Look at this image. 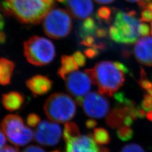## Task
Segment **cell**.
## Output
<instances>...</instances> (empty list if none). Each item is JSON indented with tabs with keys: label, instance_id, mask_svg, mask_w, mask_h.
Here are the masks:
<instances>
[{
	"label": "cell",
	"instance_id": "cell-1",
	"mask_svg": "<svg viewBox=\"0 0 152 152\" xmlns=\"http://www.w3.org/2000/svg\"><path fill=\"white\" fill-rule=\"evenodd\" d=\"M54 5V0H5L1 2L0 9L21 23L37 24Z\"/></svg>",
	"mask_w": 152,
	"mask_h": 152
},
{
	"label": "cell",
	"instance_id": "cell-2",
	"mask_svg": "<svg viewBox=\"0 0 152 152\" xmlns=\"http://www.w3.org/2000/svg\"><path fill=\"white\" fill-rule=\"evenodd\" d=\"M85 71L91 77L94 85L98 86L99 92L103 95L113 96L125 82V73L115 66L114 62L102 61L92 69Z\"/></svg>",
	"mask_w": 152,
	"mask_h": 152
},
{
	"label": "cell",
	"instance_id": "cell-3",
	"mask_svg": "<svg viewBox=\"0 0 152 152\" xmlns=\"http://www.w3.org/2000/svg\"><path fill=\"white\" fill-rule=\"evenodd\" d=\"M44 109L49 120L63 124L73 118L76 114V105L69 95L54 93L47 99Z\"/></svg>",
	"mask_w": 152,
	"mask_h": 152
},
{
	"label": "cell",
	"instance_id": "cell-4",
	"mask_svg": "<svg viewBox=\"0 0 152 152\" xmlns=\"http://www.w3.org/2000/svg\"><path fill=\"white\" fill-rule=\"evenodd\" d=\"M24 53L29 63L44 66L49 64L54 59L55 49L49 39L36 36L24 42Z\"/></svg>",
	"mask_w": 152,
	"mask_h": 152
},
{
	"label": "cell",
	"instance_id": "cell-5",
	"mask_svg": "<svg viewBox=\"0 0 152 152\" xmlns=\"http://www.w3.org/2000/svg\"><path fill=\"white\" fill-rule=\"evenodd\" d=\"M42 26L45 33L50 38L60 39L66 37L72 28L69 12L62 9H53L44 18Z\"/></svg>",
	"mask_w": 152,
	"mask_h": 152
},
{
	"label": "cell",
	"instance_id": "cell-6",
	"mask_svg": "<svg viewBox=\"0 0 152 152\" xmlns=\"http://www.w3.org/2000/svg\"><path fill=\"white\" fill-rule=\"evenodd\" d=\"M1 125L8 140L15 145H25L33 139L32 131L24 125L22 118L18 115H6Z\"/></svg>",
	"mask_w": 152,
	"mask_h": 152
},
{
	"label": "cell",
	"instance_id": "cell-7",
	"mask_svg": "<svg viewBox=\"0 0 152 152\" xmlns=\"http://www.w3.org/2000/svg\"><path fill=\"white\" fill-rule=\"evenodd\" d=\"M136 14L134 10L127 12L120 11L115 16L114 24L120 33V44H133L139 38L140 21L135 17Z\"/></svg>",
	"mask_w": 152,
	"mask_h": 152
},
{
	"label": "cell",
	"instance_id": "cell-8",
	"mask_svg": "<svg viewBox=\"0 0 152 152\" xmlns=\"http://www.w3.org/2000/svg\"><path fill=\"white\" fill-rule=\"evenodd\" d=\"M65 87L71 95L76 98L77 103L80 105L83 98L90 92L94 83L86 71H76L66 77Z\"/></svg>",
	"mask_w": 152,
	"mask_h": 152
},
{
	"label": "cell",
	"instance_id": "cell-9",
	"mask_svg": "<svg viewBox=\"0 0 152 152\" xmlns=\"http://www.w3.org/2000/svg\"><path fill=\"white\" fill-rule=\"evenodd\" d=\"M85 114L94 118H102L108 113L110 104L108 100L97 92L88 93L80 104Z\"/></svg>",
	"mask_w": 152,
	"mask_h": 152
},
{
	"label": "cell",
	"instance_id": "cell-10",
	"mask_svg": "<svg viewBox=\"0 0 152 152\" xmlns=\"http://www.w3.org/2000/svg\"><path fill=\"white\" fill-rule=\"evenodd\" d=\"M61 129L59 125L53 122L43 121L39 123L34 132V140L45 146L56 145L61 137Z\"/></svg>",
	"mask_w": 152,
	"mask_h": 152
},
{
	"label": "cell",
	"instance_id": "cell-11",
	"mask_svg": "<svg viewBox=\"0 0 152 152\" xmlns=\"http://www.w3.org/2000/svg\"><path fill=\"white\" fill-rule=\"evenodd\" d=\"M65 152H102L92 135H80L65 141Z\"/></svg>",
	"mask_w": 152,
	"mask_h": 152
},
{
	"label": "cell",
	"instance_id": "cell-12",
	"mask_svg": "<svg viewBox=\"0 0 152 152\" xmlns=\"http://www.w3.org/2000/svg\"><path fill=\"white\" fill-rule=\"evenodd\" d=\"M134 54L139 63L152 66V37L147 36L139 39L134 48Z\"/></svg>",
	"mask_w": 152,
	"mask_h": 152
},
{
	"label": "cell",
	"instance_id": "cell-13",
	"mask_svg": "<svg viewBox=\"0 0 152 152\" xmlns=\"http://www.w3.org/2000/svg\"><path fill=\"white\" fill-rule=\"evenodd\" d=\"M66 7L71 15L80 20L88 18L94 11L92 0H67Z\"/></svg>",
	"mask_w": 152,
	"mask_h": 152
},
{
	"label": "cell",
	"instance_id": "cell-14",
	"mask_svg": "<svg viewBox=\"0 0 152 152\" xmlns=\"http://www.w3.org/2000/svg\"><path fill=\"white\" fill-rule=\"evenodd\" d=\"M26 85L34 96L43 95L51 90L53 82L47 77L37 75L27 80Z\"/></svg>",
	"mask_w": 152,
	"mask_h": 152
},
{
	"label": "cell",
	"instance_id": "cell-15",
	"mask_svg": "<svg viewBox=\"0 0 152 152\" xmlns=\"http://www.w3.org/2000/svg\"><path fill=\"white\" fill-rule=\"evenodd\" d=\"M129 109L126 107H117L112 109L106 118V123L113 129L122 126L126 117L129 114Z\"/></svg>",
	"mask_w": 152,
	"mask_h": 152
},
{
	"label": "cell",
	"instance_id": "cell-16",
	"mask_svg": "<svg viewBox=\"0 0 152 152\" xmlns=\"http://www.w3.org/2000/svg\"><path fill=\"white\" fill-rule=\"evenodd\" d=\"M2 103L9 111H15L21 108L24 103V97L19 92H9L2 95Z\"/></svg>",
	"mask_w": 152,
	"mask_h": 152
},
{
	"label": "cell",
	"instance_id": "cell-17",
	"mask_svg": "<svg viewBox=\"0 0 152 152\" xmlns=\"http://www.w3.org/2000/svg\"><path fill=\"white\" fill-rule=\"evenodd\" d=\"M78 65L73 56L63 55L61 58V66L58 71V76L65 80L66 77L78 70Z\"/></svg>",
	"mask_w": 152,
	"mask_h": 152
},
{
	"label": "cell",
	"instance_id": "cell-18",
	"mask_svg": "<svg viewBox=\"0 0 152 152\" xmlns=\"http://www.w3.org/2000/svg\"><path fill=\"white\" fill-rule=\"evenodd\" d=\"M14 63L6 58H0V85L5 86L11 82Z\"/></svg>",
	"mask_w": 152,
	"mask_h": 152
},
{
	"label": "cell",
	"instance_id": "cell-19",
	"mask_svg": "<svg viewBox=\"0 0 152 152\" xmlns=\"http://www.w3.org/2000/svg\"><path fill=\"white\" fill-rule=\"evenodd\" d=\"M98 29V26L94 18L88 17L85 19L80 26L78 34L82 39L87 36H92L95 34Z\"/></svg>",
	"mask_w": 152,
	"mask_h": 152
},
{
	"label": "cell",
	"instance_id": "cell-20",
	"mask_svg": "<svg viewBox=\"0 0 152 152\" xmlns=\"http://www.w3.org/2000/svg\"><path fill=\"white\" fill-rule=\"evenodd\" d=\"M63 134L65 141L81 135L78 126L76 123L72 122L65 124Z\"/></svg>",
	"mask_w": 152,
	"mask_h": 152
},
{
	"label": "cell",
	"instance_id": "cell-21",
	"mask_svg": "<svg viewBox=\"0 0 152 152\" xmlns=\"http://www.w3.org/2000/svg\"><path fill=\"white\" fill-rule=\"evenodd\" d=\"M94 139L100 145L108 144L110 141L108 132L103 128H97L94 131Z\"/></svg>",
	"mask_w": 152,
	"mask_h": 152
},
{
	"label": "cell",
	"instance_id": "cell-22",
	"mask_svg": "<svg viewBox=\"0 0 152 152\" xmlns=\"http://www.w3.org/2000/svg\"><path fill=\"white\" fill-rule=\"evenodd\" d=\"M114 99L117 101L118 104L122 105V107H126L129 109L135 107V103L134 101L126 98L125 93L123 92H115L114 94Z\"/></svg>",
	"mask_w": 152,
	"mask_h": 152
},
{
	"label": "cell",
	"instance_id": "cell-23",
	"mask_svg": "<svg viewBox=\"0 0 152 152\" xmlns=\"http://www.w3.org/2000/svg\"><path fill=\"white\" fill-rule=\"evenodd\" d=\"M117 135L121 140L127 141L133 137L134 131L129 126H121L117 131Z\"/></svg>",
	"mask_w": 152,
	"mask_h": 152
},
{
	"label": "cell",
	"instance_id": "cell-24",
	"mask_svg": "<svg viewBox=\"0 0 152 152\" xmlns=\"http://www.w3.org/2000/svg\"><path fill=\"white\" fill-rule=\"evenodd\" d=\"M111 14L112 11L108 7L102 6L98 9L96 16L98 19H99L105 21H108L111 16Z\"/></svg>",
	"mask_w": 152,
	"mask_h": 152
},
{
	"label": "cell",
	"instance_id": "cell-25",
	"mask_svg": "<svg viewBox=\"0 0 152 152\" xmlns=\"http://www.w3.org/2000/svg\"><path fill=\"white\" fill-rule=\"evenodd\" d=\"M140 75L141 77L140 80L139 81V83L142 88L148 92L149 91L152 90V82L147 79L145 72L143 69H141Z\"/></svg>",
	"mask_w": 152,
	"mask_h": 152
},
{
	"label": "cell",
	"instance_id": "cell-26",
	"mask_svg": "<svg viewBox=\"0 0 152 152\" xmlns=\"http://www.w3.org/2000/svg\"><path fill=\"white\" fill-rule=\"evenodd\" d=\"M141 107L144 110L149 112L152 110V96L148 94H145L141 104Z\"/></svg>",
	"mask_w": 152,
	"mask_h": 152
},
{
	"label": "cell",
	"instance_id": "cell-27",
	"mask_svg": "<svg viewBox=\"0 0 152 152\" xmlns=\"http://www.w3.org/2000/svg\"><path fill=\"white\" fill-rule=\"evenodd\" d=\"M121 152H145L143 148L136 144H130L125 145Z\"/></svg>",
	"mask_w": 152,
	"mask_h": 152
},
{
	"label": "cell",
	"instance_id": "cell-28",
	"mask_svg": "<svg viewBox=\"0 0 152 152\" xmlns=\"http://www.w3.org/2000/svg\"><path fill=\"white\" fill-rule=\"evenodd\" d=\"M40 118L38 115L34 113L29 114L27 118V122L29 126L35 127L40 123Z\"/></svg>",
	"mask_w": 152,
	"mask_h": 152
},
{
	"label": "cell",
	"instance_id": "cell-29",
	"mask_svg": "<svg viewBox=\"0 0 152 152\" xmlns=\"http://www.w3.org/2000/svg\"><path fill=\"white\" fill-rule=\"evenodd\" d=\"M109 34L110 38H111L114 42L120 44V33L117 28L115 26H112L109 28Z\"/></svg>",
	"mask_w": 152,
	"mask_h": 152
},
{
	"label": "cell",
	"instance_id": "cell-30",
	"mask_svg": "<svg viewBox=\"0 0 152 152\" xmlns=\"http://www.w3.org/2000/svg\"><path fill=\"white\" fill-rule=\"evenodd\" d=\"M73 56L78 66H83L85 65L86 59L85 55L83 54L81 51H76L73 54Z\"/></svg>",
	"mask_w": 152,
	"mask_h": 152
},
{
	"label": "cell",
	"instance_id": "cell-31",
	"mask_svg": "<svg viewBox=\"0 0 152 152\" xmlns=\"http://www.w3.org/2000/svg\"><path fill=\"white\" fill-rule=\"evenodd\" d=\"M140 21L142 22H152V11L149 9H144L141 12Z\"/></svg>",
	"mask_w": 152,
	"mask_h": 152
},
{
	"label": "cell",
	"instance_id": "cell-32",
	"mask_svg": "<svg viewBox=\"0 0 152 152\" xmlns=\"http://www.w3.org/2000/svg\"><path fill=\"white\" fill-rule=\"evenodd\" d=\"M139 33L142 37H147L150 34V27L146 23H142L139 26Z\"/></svg>",
	"mask_w": 152,
	"mask_h": 152
},
{
	"label": "cell",
	"instance_id": "cell-33",
	"mask_svg": "<svg viewBox=\"0 0 152 152\" xmlns=\"http://www.w3.org/2000/svg\"><path fill=\"white\" fill-rule=\"evenodd\" d=\"M85 55L89 59H94L99 54V50L95 48H90L84 51Z\"/></svg>",
	"mask_w": 152,
	"mask_h": 152
},
{
	"label": "cell",
	"instance_id": "cell-34",
	"mask_svg": "<svg viewBox=\"0 0 152 152\" xmlns=\"http://www.w3.org/2000/svg\"><path fill=\"white\" fill-rule=\"evenodd\" d=\"M95 44V38L92 36H87L82 39L80 45L91 48Z\"/></svg>",
	"mask_w": 152,
	"mask_h": 152
},
{
	"label": "cell",
	"instance_id": "cell-35",
	"mask_svg": "<svg viewBox=\"0 0 152 152\" xmlns=\"http://www.w3.org/2000/svg\"><path fill=\"white\" fill-rule=\"evenodd\" d=\"M22 152H45V151L38 146L30 145L24 149Z\"/></svg>",
	"mask_w": 152,
	"mask_h": 152
},
{
	"label": "cell",
	"instance_id": "cell-36",
	"mask_svg": "<svg viewBox=\"0 0 152 152\" xmlns=\"http://www.w3.org/2000/svg\"><path fill=\"white\" fill-rule=\"evenodd\" d=\"M114 64L115 65V66L120 69L121 71H122V72H124V73L126 74H128L129 73V68L126 66V65L121 63L120 61H114Z\"/></svg>",
	"mask_w": 152,
	"mask_h": 152
},
{
	"label": "cell",
	"instance_id": "cell-37",
	"mask_svg": "<svg viewBox=\"0 0 152 152\" xmlns=\"http://www.w3.org/2000/svg\"><path fill=\"white\" fill-rule=\"evenodd\" d=\"M95 35L98 38H105L107 36V33L103 28H98L95 32Z\"/></svg>",
	"mask_w": 152,
	"mask_h": 152
},
{
	"label": "cell",
	"instance_id": "cell-38",
	"mask_svg": "<svg viewBox=\"0 0 152 152\" xmlns=\"http://www.w3.org/2000/svg\"><path fill=\"white\" fill-rule=\"evenodd\" d=\"M0 152H19V151L15 147L6 145L0 148Z\"/></svg>",
	"mask_w": 152,
	"mask_h": 152
},
{
	"label": "cell",
	"instance_id": "cell-39",
	"mask_svg": "<svg viewBox=\"0 0 152 152\" xmlns=\"http://www.w3.org/2000/svg\"><path fill=\"white\" fill-rule=\"evenodd\" d=\"M145 110H144L142 108L139 107H136V115L137 118H144L146 116Z\"/></svg>",
	"mask_w": 152,
	"mask_h": 152
},
{
	"label": "cell",
	"instance_id": "cell-40",
	"mask_svg": "<svg viewBox=\"0 0 152 152\" xmlns=\"http://www.w3.org/2000/svg\"><path fill=\"white\" fill-rule=\"evenodd\" d=\"M96 125H97V122L95 120L90 119V120H87L86 122V126L89 129L94 128L96 126Z\"/></svg>",
	"mask_w": 152,
	"mask_h": 152
},
{
	"label": "cell",
	"instance_id": "cell-41",
	"mask_svg": "<svg viewBox=\"0 0 152 152\" xmlns=\"http://www.w3.org/2000/svg\"><path fill=\"white\" fill-rule=\"evenodd\" d=\"M6 142V138L5 136V133L0 129V148L4 147Z\"/></svg>",
	"mask_w": 152,
	"mask_h": 152
},
{
	"label": "cell",
	"instance_id": "cell-42",
	"mask_svg": "<svg viewBox=\"0 0 152 152\" xmlns=\"http://www.w3.org/2000/svg\"><path fill=\"white\" fill-rule=\"evenodd\" d=\"M134 121H135V120H134V119L131 117L130 115L128 114V115L126 117V118H125L124 124V125H125V126L130 127V126H131V125L133 124Z\"/></svg>",
	"mask_w": 152,
	"mask_h": 152
},
{
	"label": "cell",
	"instance_id": "cell-43",
	"mask_svg": "<svg viewBox=\"0 0 152 152\" xmlns=\"http://www.w3.org/2000/svg\"><path fill=\"white\" fill-rule=\"evenodd\" d=\"M99 4H109L113 2L114 0H94Z\"/></svg>",
	"mask_w": 152,
	"mask_h": 152
},
{
	"label": "cell",
	"instance_id": "cell-44",
	"mask_svg": "<svg viewBox=\"0 0 152 152\" xmlns=\"http://www.w3.org/2000/svg\"><path fill=\"white\" fill-rule=\"evenodd\" d=\"M5 26V23L4 18H2V15L0 14V31H2Z\"/></svg>",
	"mask_w": 152,
	"mask_h": 152
},
{
	"label": "cell",
	"instance_id": "cell-45",
	"mask_svg": "<svg viewBox=\"0 0 152 152\" xmlns=\"http://www.w3.org/2000/svg\"><path fill=\"white\" fill-rule=\"evenodd\" d=\"M147 119L152 122V110L149 111L146 114Z\"/></svg>",
	"mask_w": 152,
	"mask_h": 152
},
{
	"label": "cell",
	"instance_id": "cell-46",
	"mask_svg": "<svg viewBox=\"0 0 152 152\" xmlns=\"http://www.w3.org/2000/svg\"><path fill=\"white\" fill-rule=\"evenodd\" d=\"M126 1H127L128 2H137V3H138V2H140L142 0H126Z\"/></svg>",
	"mask_w": 152,
	"mask_h": 152
},
{
	"label": "cell",
	"instance_id": "cell-47",
	"mask_svg": "<svg viewBox=\"0 0 152 152\" xmlns=\"http://www.w3.org/2000/svg\"><path fill=\"white\" fill-rule=\"evenodd\" d=\"M101 150H102V152H109L108 149L107 148H105L104 147H102L101 148Z\"/></svg>",
	"mask_w": 152,
	"mask_h": 152
},
{
	"label": "cell",
	"instance_id": "cell-48",
	"mask_svg": "<svg viewBox=\"0 0 152 152\" xmlns=\"http://www.w3.org/2000/svg\"><path fill=\"white\" fill-rule=\"evenodd\" d=\"M56 1H58V2L61 3H65L67 1V0H56Z\"/></svg>",
	"mask_w": 152,
	"mask_h": 152
},
{
	"label": "cell",
	"instance_id": "cell-49",
	"mask_svg": "<svg viewBox=\"0 0 152 152\" xmlns=\"http://www.w3.org/2000/svg\"><path fill=\"white\" fill-rule=\"evenodd\" d=\"M148 92V94H149V95H151L152 96V90H150V91H149Z\"/></svg>",
	"mask_w": 152,
	"mask_h": 152
},
{
	"label": "cell",
	"instance_id": "cell-50",
	"mask_svg": "<svg viewBox=\"0 0 152 152\" xmlns=\"http://www.w3.org/2000/svg\"><path fill=\"white\" fill-rule=\"evenodd\" d=\"M51 152H60L59 151H52Z\"/></svg>",
	"mask_w": 152,
	"mask_h": 152
},
{
	"label": "cell",
	"instance_id": "cell-51",
	"mask_svg": "<svg viewBox=\"0 0 152 152\" xmlns=\"http://www.w3.org/2000/svg\"><path fill=\"white\" fill-rule=\"evenodd\" d=\"M151 34H152V24H151Z\"/></svg>",
	"mask_w": 152,
	"mask_h": 152
}]
</instances>
